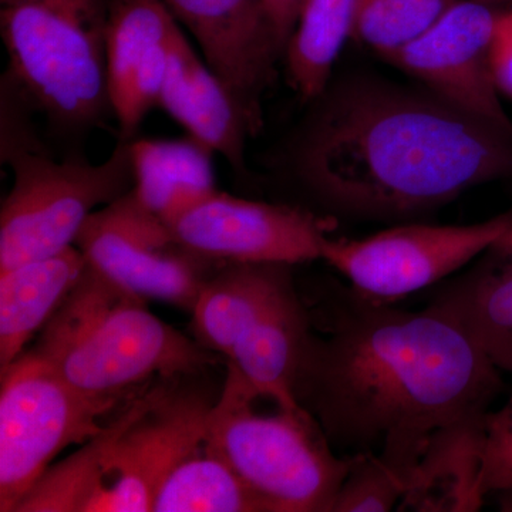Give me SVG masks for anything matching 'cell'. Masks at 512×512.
Masks as SVG:
<instances>
[{
  "label": "cell",
  "instance_id": "cell-17",
  "mask_svg": "<svg viewBox=\"0 0 512 512\" xmlns=\"http://www.w3.org/2000/svg\"><path fill=\"white\" fill-rule=\"evenodd\" d=\"M485 417L461 421L431 437L404 477L406 488L397 511L481 510L487 498L481 487Z\"/></svg>",
  "mask_w": 512,
  "mask_h": 512
},
{
  "label": "cell",
  "instance_id": "cell-23",
  "mask_svg": "<svg viewBox=\"0 0 512 512\" xmlns=\"http://www.w3.org/2000/svg\"><path fill=\"white\" fill-rule=\"evenodd\" d=\"M151 512H262L251 491L207 440L160 481Z\"/></svg>",
  "mask_w": 512,
  "mask_h": 512
},
{
  "label": "cell",
  "instance_id": "cell-15",
  "mask_svg": "<svg viewBox=\"0 0 512 512\" xmlns=\"http://www.w3.org/2000/svg\"><path fill=\"white\" fill-rule=\"evenodd\" d=\"M158 107L184 128L187 136L210 148L238 174L247 171V120L218 74L198 55L183 26L171 37L170 60Z\"/></svg>",
  "mask_w": 512,
  "mask_h": 512
},
{
  "label": "cell",
  "instance_id": "cell-22",
  "mask_svg": "<svg viewBox=\"0 0 512 512\" xmlns=\"http://www.w3.org/2000/svg\"><path fill=\"white\" fill-rule=\"evenodd\" d=\"M357 0H303L285 50L293 89L312 101L325 92L345 43L352 39Z\"/></svg>",
  "mask_w": 512,
  "mask_h": 512
},
{
  "label": "cell",
  "instance_id": "cell-21",
  "mask_svg": "<svg viewBox=\"0 0 512 512\" xmlns=\"http://www.w3.org/2000/svg\"><path fill=\"white\" fill-rule=\"evenodd\" d=\"M308 330L306 303L289 293L238 339L225 363L262 396L296 406L293 383Z\"/></svg>",
  "mask_w": 512,
  "mask_h": 512
},
{
  "label": "cell",
  "instance_id": "cell-30",
  "mask_svg": "<svg viewBox=\"0 0 512 512\" xmlns=\"http://www.w3.org/2000/svg\"><path fill=\"white\" fill-rule=\"evenodd\" d=\"M480 2L491 3V5L497 6L498 3L512 2V0H480Z\"/></svg>",
  "mask_w": 512,
  "mask_h": 512
},
{
  "label": "cell",
  "instance_id": "cell-2",
  "mask_svg": "<svg viewBox=\"0 0 512 512\" xmlns=\"http://www.w3.org/2000/svg\"><path fill=\"white\" fill-rule=\"evenodd\" d=\"M293 140V177L320 207L406 220L512 178V134L429 90L357 79L326 87Z\"/></svg>",
  "mask_w": 512,
  "mask_h": 512
},
{
  "label": "cell",
  "instance_id": "cell-5",
  "mask_svg": "<svg viewBox=\"0 0 512 512\" xmlns=\"http://www.w3.org/2000/svg\"><path fill=\"white\" fill-rule=\"evenodd\" d=\"M110 0H0L6 73L69 133L113 116L106 69Z\"/></svg>",
  "mask_w": 512,
  "mask_h": 512
},
{
  "label": "cell",
  "instance_id": "cell-7",
  "mask_svg": "<svg viewBox=\"0 0 512 512\" xmlns=\"http://www.w3.org/2000/svg\"><path fill=\"white\" fill-rule=\"evenodd\" d=\"M131 141L100 164L30 151L8 164L13 184L0 208V272L76 245L90 215L134 188Z\"/></svg>",
  "mask_w": 512,
  "mask_h": 512
},
{
  "label": "cell",
  "instance_id": "cell-6",
  "mask_svg": "<svg viewBox=\"0 0 512 512\" xmlns=\"http://www.w3.org/2000/svg\"><path fill=\"white\" fill-rule=\"evenodd\" d=\"M204 372L161 377L110 417L99 484L87 512H148L165 474L205 440L218 394Z\"/></svg>",
  "mask_w": 512,
  "mask_h": 512
},
{
  "label": "cell",
  "instance_id": "cell-8",
  "mask_svg": "<svg viewBox=\"0 0 512 512\" xmlns=\"http://www.w3.org/2000/svg\"><path fill=\"white\" fill-rule=\"evenodd\" d=\"M0 382V512H15L64 448L93 439L117 410L76 392L30 350Z\"/></svg>",
  "mask_w": 512,
  "mask_h": 512
},
{
  "label": "cell",
  "instance_id": "cell-11",
  "mask_svg": "<svg viewBox=\"0 0 512 512\" xmlns=\"http://www.w3.org/2000/svg\"><path fill=\"white\" fill-rule=\"evenodd\" d=\"M192 254L218 262L303 264L322 259L329 218L215 191L165 222Z\"/></svg>",
  "mask_w": 512,
  "mask_h": 512
},
{
  "label": "cell",
  "instance_id": "cell-16",
  "mask_svg": "<svg viewBox=\"0 0 512 512\" xmlns=\"http://www.w3.org/2000/svg\"><path fill=\"white\" fill-rule=\"evenodd\" d=\"M292 266L222 262L205 281L191 311L198 342L225 359L269 309L296 291Z\"/></svg>",
  "mask_w": 512,
  "mask_h": 512
},
{
  "label": "cell",
  "instance_id": "cell-18",
  "mask_svg": "<svg viewBox=\"0 0 512 512\" xmlns=\"http://www.w3.org/2000/svg\"><path fill=\"white\" fill-rule=\"evenodd\" d=\"M429 306L453 319L500 372L512 373V254L488 249Z\"/></svg>",
  "mask_w": 512,
  "mask_h": 512
},
{
  "label": "cell",
  "instance_id": "cell-26",
  "mask_svg": "<svg viewBox=\"0 0 512 512\" xmlns=\"http://www.w3.org/2000/svg\"><path fill=\"white\" fill-rule=\"evenodd\" d=\"M485 446L481 487L485 497L512 490V396L497 412L485 417Z\"/></svg>",
  "mask_w": 512,
  "mask_h": 512
},
{
  "label": "cell",
  "instance_id": "cell-20",
  "mask_svg": "<svg viewBox=\"0 0 512 512\" xmlns=\"http://www.w3.org/2000/svg\"><path fill=\"white\" fill-rule=\"evenodd\" d=\"M134 194L164 222L217 191L210 148L194 138L131 140Z\"/></svg>",
  "mask_w": 512,
  "mask_h": 512
},
{
  "label": "cell",
  "instance_id": "cell-28",
  "mask_svg": "<svg viewBox=\"0 0 512 512\" xmlns=\"http://www.w3.org/2000/svg\"><path fill=\"white\" fill-rule=\"evenodd\" d=\"M302 3L303 0H264L266 12L274 26L276 37L284 49V55L289 39L295 30L296 22H298Z\"/></svg>",
  "mask_w": 512,
  "mask_h": 512
},
{
  "label": "cell",
  "instance_id": "cell-24",
  "mask_svg": "<svg viewBox=\"0 0 512 512\" xmlns=\"http://www.w3.org/2000/svg\"><path fill=\"white\" fill-rule=\"evenodd\" d=\"M457 0H357L352 39L389 60L423 36Z\"/></svg>",
  "mask_w": 512,
  "mask_h": 512
},
{
  "label": "cell",
  "instance_id": "cell-3",
  "mask_svg": "<svg viewBox=\"0 0 512 512\" xmlns=\"http://www.w3.org/2000/svg\"><path fill=\"white\" fill-rule=\"evenodd\" d=\"M146 302L87 265L30 352L76 392L111 410L154 380L217 363L218 355L158 319Z\"/></svg>",
  "mask_w": 512,
  "mask_h": 512
},
{
  "label": "cell",
  "instance_id": "cell-25",
  "mask_svg": "<svg viewBox=\"0 0 512 512\" xmlns=\"http://www.w3.org/2000/svg\"><path fill=\"white\" fill-rule=\"evenodd\" d=\"M404 477L375 454L349 457V470L336 495L333 512L397 511L402 503Z\"/></svg>",
  "mask_w": 512,
  "mask_h": 512
},
{
  "label": "cell",
  "instance_id": "cell-1",
  "mask_svg": "<svg viewBox=\"0 0 512 512\" xmlns=\"http://www.w3.org/2000/svg\"><path fill=\"white\" fill-rule=\"evenodd\" d=\"M293 394L340 456L375 454L406 477L431 437L490 412L500 370L453 319L352 286L308 306Z\"/></svg>",
  "mask_w": 512,
  "mask_h": 512
},
{
  "label": "cell",
  "instance_id": "cell-14",
  "mask_svg": "<svg viewBox=\"0 0 512 512\" xmlns=\"http://www.w3.org/2000/svg\"><path fill=\"white\" fill-rule=\"evenodd\" d=\"M178 25L163 0H110L107 86L119 140H134L147 114L158 107Z\"/></svg>",
  "mask_w": 512,
  "mask_h": 512
},
{
  "label": "cell",
  "instance_id": "cell-10",
  "mask_svg": "<svg viewBox=\"0 0 512 512\" xmlns=\"http://www.w3.org/2000/svg\"><path fill=\"white\" fill-rule=\"evenodd\" d=\"M76 247L90 268L124 291L190 313L205 281L222 264L188 251L133 190L93 212Z\"/></svg>",
  "mask_w": 512,
  "mask_h": 512
},
{
  "label": "cell",
  "instance_id": "cell-13",
  "mask_svg": "<svg viewBox=\"0 0 512 512\" xmlns=\"http://www.w3.org/2000/svg\"><path fill=\"white\" fill-rule=\"evenodd\" d=\"M194 37L202 57L228 87L252 137L262 128V99L284 49L264 0H163Z\"/></svg>",
  "mask_w": 512,
  "mask_h": 512
},
{
  "label": "cell",
  "instance_id": "cell-29",
  "mask_svg": "<svg viewBox=\"0 0 512 512\" xmlns=\"http://www.w3.org/2000/svg\"><path fill=\"white\" fill-rule=\"evenodd\" d=\"M494 248L507 252V254H512V227L508 229L507 234L494 245Z\"/></svg>",
  "mask_w": 512,
  "mask_h": 512
},
{
  "label": "cell",
  "instance_id": "cell-4",
  "mask_svg": "<svg viewBox=\"0 0 512 512\" xmlns=\"http://www.w3.org/2000/svg\"><path fill=\"white\" fill-rule=\"evenodd\" d=\"M235 367L208 414L205 440L251 491L262 512H333L349 470L318 421L301 404L259 409Z\"/></svg>",
  "mask_w": 512,
  "mask_h": 512
},
{
  "label": "cell",
  "instance_id": "cell-19",
  "mask_svg": "<svg viewBox=\"0 0 512 512\" xmlns=\"http://www.w3.org/2000/svg\"><path fill=\"white\" fill-rule=\"evenodd\" d=\"M86 268V258L73 245L0 272V372L26 352Z\"/></svg>",
  "mask_w": 512,
  "mask_h": 512
},
{
  "label": "cell",
  "instance_id": "cell-12",
  "mask_svg": "<svg viewBox=\"0 0 512 512\" xmlns=\"http://www.w3.org/2000/svg\"><path fill=\"white\" fill-rule=\"evenodd\" d=\"M501 10L480 0H457L423 36L387 62L440 99L512 134L491 64Z\"/></svg>",
  "mask_w": 512,
  "mask_h": 512
},
{
  "label": "cell",
  "instance_id": "cell-27",
  "mask_svg": "<svg viewBox=\"0 0 512 512\" xmlns=\"http://www.w3.org/2000/svg\"><path fill=\"white\" fill-rule=\"evenodd\" d=\"M491 64L498 92L512 100V6L498 16Z\"/></svg>",
  "mask_w": 512,
  "mask_h": 512
},
{
  "label": "cell",
  "instance_id": "cell-9",
  "mask_svg": "<svg viewBox=\"0 0 512 512\" xmlns=\"http://www.w3.org/2000/svg\"><path fill=\"white\" fill-rule=\"evenodd\" d=\"M511 227L512 212L468 225H397L362 239L328 238L322 259L360 295L394 303L464 268Z\"/></svg>",
  "mask_w": 512,
  "mask_h": 512
}]
</instances>
